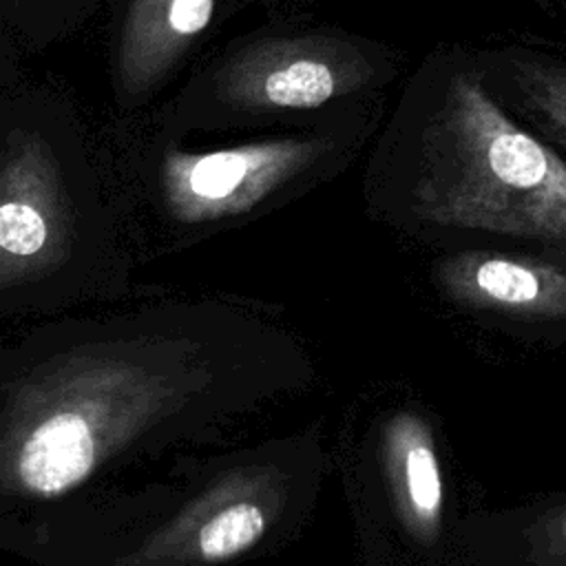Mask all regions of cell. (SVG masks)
<instances>
[{"label": "cell", "instance_id": "7a4b0ae2", "mask_svg": "<svg viewBox=\"0 0 566 566\" xmlns=\"http://www.w3.org/2000/svg\"><path fill=\"white\" fill-rule=\"evenodd\" d=\"M418 142L411 206L422 221L566 254V161L513 122L475 73L447 82Z\"/></svg>", "mask_w": 566, "mask_h": 566}, {"label": "cell", "instance_id": "ba28073f", "mask_svg": "<svg viewBox=\"0 0 566 566\" xmlns=\"http://www.w3.org/2000/svg\"><path fill=\"white\" fill-rule=\"evenodd\" d=\"M385 458L405 524L420 537L436 535L444 509V484L429 427L418 416H396L385 431Z\"/></svg>", "mask_w": 566, "mask_h": 566}, {"label": "cell", "instance_id": "9c48e42d", "mask_svg": "<svg viewBox=\"0 0 566 566\" xmlns=\"http://www.w3.org/2000/svg\"><path fill=\"white\" fill-rule=\"evenodd\" d=\"M511 71L526 115L546 137L566 148V64L513 57Z\"/></svg>", "mask_w": 566, "mask_h": 566}, {"label": "cell", "instance_id": "5b68a950", "mask_svg": "<svg viewBox=\"0 0 566 566\" xmlns=\"http://www.w3.org/2000/svg\"><path fill=\"white\" fill-rule=\"evenodd\" d=\"M374 77L356 44L334 35L263 38L234 53L219 73V97L248 113L318 108Z\"/></svg>", "mask_w": 566, "mask_h": 566}, {"label": "cell", "instance_id": "277c9868", "mask_svg": "<svg viewBox=\"0 0 566 566\" xmlns=\"http://www.w3.org/2000/svg\"><path fill=\"white\" fill-rule=\"evenodd\" d=\"M329 153L323 137H272L232 148L168 150L159 168V203L179 228L243 217L290 188Z\"/></svg>", "mask_w": 566, "mask_h": 566}, {"label": "cell", "instance_id": "8fae6325", "mask_svg": "<svg viewBox=\"0 0 566 566\" xmlns=\"http://www.w3.org/2000/svg\"><path fill=\"white\" fill-rule=\"evenodd\" d=\"M11 2H18V0H11Z\"/></svg>", "mask_w": 566, "mask_h": 566}, {"label": "cell", "instance_id": "30bf717a", "mask_svg": "<svg viewBox=\"0 0 566 566\" xmlns=\"http://www.w3.org/2000/svg\"><path fill=\"white\" fill-rule=\"evenodd\" d=\"M564 539H566V522H564Z\"/></svg>", "mask_w": 566, "mask_h": 566}, {"label": "cell", "instance_id": "3957f363", "mask_svg": "<svg viewBox=\"0 0 566 566\" xmlns=\"http://www.w3.org/2000/svg\"><path fill=\"white\" fill-rule=\"evenodd\" d=\"M133 259L91 223L38 133L0 153V327L126 298Z\"/></svg>", "mask_w": 566, "mask_h": 566}, {"label": "cell", "instance_id": "8992f818", "mask_svg": "<svg viewBox=\"0 0 566 566\" xmlns=\"http://www.w3.org/2000/svg\"><path fill=\"white\" fill-rule=\"evenodd\" d=\"M440 287L458 305L520 321L566 327V254L562 259L464 250L440 261Z\"/></svg>", "mask_w": 566, "mask_h": 566}, {"label": "cell", "instance_id": "6da1fadb", "mask_svg": "<svg viewBox=\"0 0 566 566\" xmlns=\"http://www.w3.org/2000/svg\"><path fill=\"white\" fill-rule=\"evenodd\" d=\"M195 314L144 285L0 327V551L51 566L210 416L223 380Z\"/></svg>", "mask_w": 566, "mask_h": 566}, {"label": "cell", "instance_id": "52a82bcc", "mask_svg": "<svg viewBox=\"0 0 566 566\" xmlns=\"http://www.w3.org/2000/svg\"><path fill=\"white\" fill-rule=\"evenodd\" d=\"M217 0H130L119 44L117 73L128 95L150 91L208 29Z\"/></svg>", "mask_w": 566, "mask_h": 566}]
</instances>
